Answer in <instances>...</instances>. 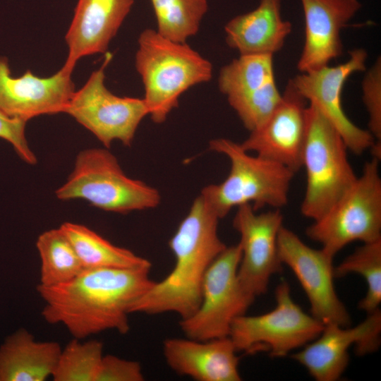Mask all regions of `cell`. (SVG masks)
Returning <instances> with one entry per match:
<instances>
[{
    "instance_id": "4",
    "label": "cell",
    "mask_w": 381,
    "mask_h": 381,
    "mask_svg": "<svg viewBox=\"0 0 381 381\" xmlns=\"http://www.w3.org/2000/svg\"><path fill=\"white\" fill-rule=\"evenodd\" d=\"M212 152L226 156L230 162L226 178L210 184L201 193L220 219L234 207L250 204L258 211L265 206L280 209L289 200L294 172L286 167L245 150L241 143L219 138L209 143Z\"/></svg>"
},
{
    "instance_id": "2",
    "label": "cell",
    "mask_w": 381,
    "mask_h": 381,
    "mask_svg": "<svg viewBox=\"0 0 381 381\" xmlns=\"http://www.w3.org/2000/svg\"><path fill=\"white\" fill-rule=\"evenodd\" d=\"M220 219L200 193L169 241L173 269L138 300L133 313H172L184 319L196 310L205 274L226 248L218 234Z\"/></svg>"
},
{
    "instance_id": "25",
    "label": "cell",
    "mask_w": 381,
    "mask_h": 381,
    "mask_svg": "<svg viewBox=\"0 0 381 381\" xmlns=\"http://www.w3.org/2000/svg\"><path fill=\"white\" fill-rule=\"evenodd\" d=\"M157 31L178 42H186L199 30L208 10L207 0H150Z\"/></svg>"
},
{
    "instance_id": "6",
    "label": "cell",
    "mask_w": 381,
    "mask_h": 381,
    "mask_svg": "<svg viewBox=\"0 0 381 381\" xmlns=\"http://www.w3.org/2000/svg\"><path fill=\"white\" fill-rule=\"evenodd\" d=\"M348 150L335 127L315 105L309 104L302 152L306 188L301 211L306 217L313 221L320 218L356 180Z\"/></svg>"
},
{
    "instance_id": "15",
    "label": "cell",
    "mask_w": 381,
    "mask_h": 381,
    "mask_svg": "<svg viewBox=\"0 0 381 381\" xmlns=\"http://www.w3.org/2000/svg\"><path fill=\"white\" fill-rule=\"evenodd\" d=\"M307 100L290 80L268 119L241 143L248 152L279 163L294 173L302 167Z\"/></svg>"
},
{
    "instance_id": "16",
    "label": "cell",
    "mask_w": 381,
    "mask_h": 381,
    "mask_svg": "<svg viewBox=\"0 0 381 381\" xmlns=\"http://www.w3.org/2000/svg\"><path fill=\"white\" fill-rule=\"evenodd\" d=\"M73 71L63 66L47 78L30 70L20 77H13L8 59L0 56V111L26 121L64 112L75 92Z\"/></svg>"
},
{
    "instance_id": "7",
    "label": "cell",
    "mask_w": 381,
    "mask_h": 381,
    "mask_svg": "<svg viewBox=\"0 0 381 381\" xmlns=\"http://www.w3.org/2000/svg\"><path fill=\"white\" fill-rule=\"evenodd\" d=\"M380 159L372 157L362 174L320 218L306 229V235L334 257L348 244L381 239Z\"/></svg>"
},
{
    "instance_id": "29",
    "label": "cell",
    "mask_w": 381,
    "mask_h": 381,
    "mask_svg": "<svg viewBox=\"0 0 381 381\" xmlns=\"http://www.w3.org/2000/svg\"><path fill=\"white\" fill-rule=\"evenodd\" d=\"M27 122L8 116L0 111V138L8 142L23 162L32 165L37 162V159L25 136Z\"/></svg>"
},
{
    "instance_id": "21",
    "label": "cell",
    "mask_w": 381,
    "mask_h": 381,
    "mask_svg": "<svg viewBox=\"0 0 381 381\" xmlns=\"http://www.w3.org/2000/svg\"><path fill=\"white\" fill-rule=\"evenodd\" d=\"M56 341H36L20 328L0 346V381H44L52 377L60 353Z\"/></svg>"
},
{
    "instance_id": "20",
    "label": "cell",
    "mask_w": 381,
    "mask_h": 381,
    "mask_svg": "<svg viewBox=\"0 0 381 381\" xmlns=\"http://www.w3.org/2000/svg\"><path fill=\"white\" fill-rule=\"evenodd\" d=\"M281 15V0H260L252 11L238 15L225 25L226 42L240 55H273L291 31Z\"/></svg>"
},
{
    "instance_id": "30",
    "label": "cell",
    "mask_w": 381,
    "mask_h": 381,
    "mask_svg": "<svg viewBox=\"0 0 381 381\" xmlns=\"http://www.w3.org/2000/svg\"><path fill=\"white\" fill-rule=\"evenodd\" d=\"M145 380L140 363L114 355H104L96 381H143Z\"/></svg>"
},
{
    "instance_id": "3",
    "label": "cell",
    "mask_w": 381,
    "mask_h": 381,
    "mask_svg": "<svg viewBox=\"0 0 381 381\" xmlns=\"http://www.w3.org/2000/svg\"><path fill=\"white\" fill-rule=\"evenodd\" d=\"M138 44L135 66L143 83L148 116L162 123L184 92L211 79L212 65L186 42L171 40L156 30H144Z\"/></svg>"
},
{
    "instance_id": "12",
    "label": "cell",
    "mask_w": 381,
    "mask_h": 381,
    "mask_svg": "<svg viewBox=\"0 0 381 381\" xmlns=\"http://www.w3.org/2000/svg\"><path fill=\"white\" fill-rule=\"evenodd\" d=\"M233 226L240 236L238 278L243 290L255 299L267 292L271 277L282 270L277 239L283 215L279 209L257 213L251 205H243L237 207Z\"/></svg>"
},
{
    "instance_id": "10",
    "label": "cell",
    "mask_w": 381,
    "mask_h": 381,
    "mask_svg": "<svg viewBox=\"0 0 381 381\" xmlns=\"http://www.w3.org/2000/svg\"><path fill=\"white\" fill-rule=\"evenodd\" d=\"M111 57L107 53L102 66L74 92L64 111L108 149L115 140L131 146L140 122L148 116L143 98L119 97L106 87L104 72Z\"/></svg>"
},
{
    "instance_id": "13",
    "label": "cell",
    "mask_w": 381,
    "mask_h": 381,
    "mask_svg": "<svg viewBox=\"0 0 381 381\" xmlns=\"http://www.w3.org/2000/svg\"><path fill=\"white\" fill-rule=\"evenodd\" d=\"M367 56L364 49H355L349 52V59L341 64L327 65L302 73L291 80L296 90L335 127L348 150L356 155L372 150L377 144H380L368 130L355 125L341 105V95L346 80L353 73L365 69Z\"/></svg>"
},
{
    "instance_id": "23",
    "label": "cell",
    "mask_w": 381,
    "mask_h": 381,
    "mask_svg": "<svg viewBox=\"0 0 381 381\" xmlns=\"http://www.w3.org/2000/svg\"><path fill=\"white\" fill-rule=\"evenodd\" d=\"M36 247L40 258V285L64 284L85 270L72 243L60 227L42 233Z\"/></svg>"
},
{
    "instance_id": "8",
    "label": "cell",
    "mask_w": 381,
    "mask_h": 381,
    "mask_svg": "<svg viewBox=\"0 0 381 381\" xmlns=\"http://www.w3.org/2000/svg\"><path fill=\"white\" fill-rule=\"evenodd\" d=\"M275 300L276 306L270 312L244 314L234 320L229 337L237 351L246 354L266 351L272 357H284L320 335L324 325L293 301L286 281L276 287Z\"/></svg>"
},
{
    "instance_id": "17",
    "label": "cell",
    "mask_w": 381,
    "mask_h": 381,
    "mask_svg": "<svg viewBox=\"0 0 381 381\" xmlns=\"http://www.w3.org/2000/svg\"><path fill=\"white\" fill-rule=\"evenodd\" d=\"M304 46L298 68L306 73L327 66L342 53L341 30L361 8L358 0H301Z\"/></svg>"
},
{
    "instance_id": "14",
    "label": "cell",
    "mask_w": 381,
    "mask_h": 381,
    "mask_svg": "<svg viewBox=\"0 0 381 381\" xmlns=\"http://www.w3.org/2000/svg\"><path fill=\"white\" fill-rule=\"evenodd\" d=\"M380 333L381 311L378 308L354 327L325 325L320 335L292 357L315 380L336 381L349 365L350 347L354 346L358 356L373 353L380 346Z\"/></svg>"
},
{
    "instance_id": "5",
    "label": "cell",
    "mask_w": 381,
    "mask_h": 381,
    "mask_svg": "<svg viewBox=\"0 0 381 381\" xmlns=\"http://www.w3.org/2000/svg\"><path fill=\"white\" fill-rule=\"evenodd\" d=\"M58 199H82L107 212L126 214L157 207L161 195L155 187L128 176L108 148H89L76 156Z\"/></svg>"
},
{
    "instance_id": "26",
    "label": "cell",
    "mask_w": 381,
    "mask_h": 381,
    "mask_svg": "<svg viewBox=\"0 0 381 381\" xmlns=\"http://www.w3.org/2000/svg\"><path fill=\"white\" fill-rule=\"evenodd\" d=\"M352 273L362 276L367 284L358 308L367 314L377 310L381 302V239L363 243L334 268L335 278Z\"/></svg>"
},
{
    "instance_id": "11",
    "label": "cell",
    "mask_w": 381,
    "mask_h": 381,
    "mask_svg": "<svg viewBox=\"0 0 381 381\" xmlns=\"http://www.w3.org/2000/svg\"><path fill=\"white\" fill-rule=\"evenodd\" d=\"M279 259L294 273L310 306L311 315L324 325L350 326V314L334 285V258L322 248L306 245L294 231L281 228L277 239Z\"/></svg>"
},
{
    "instance_id": "22",
    "label": "cell",
    "mask_w": 381,
    "mask_h": 381,
    "mask_svg": "<svg viewBox=\"0 0 381 381\" xmlns=\"http://www.w3.org/2000/svg\"><path fill=\"white\" fill-rule=\"evenodd\" d=\"M59 227L72 243L85 270L152 267L147 259L114 245L85 225L66 222Z\"/></svg>"
},
{
    "instance_id": "24",
    "label": "cell",
    "mask_w": 381,
    "mask_h": 381,
    "mask_svg": "<svg viewBox=\"0 0 381 381\" xmlns=\"http://www.w3.org/2000/svg\"><path fill=\"white\" fill-rule=\"evenodd\" d=\"M274 81L272 55H240L221 68L218 87L230 101L252 95Z\"/></svg>"
},
{
    "instance_id": "28",
    "label": "cell",
    "mask_w": 381,
    "mask_h": 381,
    "mask_svg": "<svg viewBox=\"0 0 381 381\" xmlns=\"http://www.w3.org/2000/svg\"><path fill=\"white\" fill-rule=\"evenodd\" d=\"M363 101L369 115V131L377 143L381 140V60L377 59L362 83Z\"/></svg>"
},
{
    "instance_id": "1",
    "label": "cell",
    "mask_w": 381,
    "mask_h": 381,
    "mask_svg": "<svg viewBox=\"0 0 381 381\" xmlns=\"http://www.w3.org/2000/svg\"><path fill=\"white\" fill-rule=\"evenodd\" d=\"M151 268H96L83 271L61 284H38L49 324L64 325L73 338L83 339L106 330L127 334L128 316L155 281Z\"/></svg>"
},
{
    "instance_id": "19",
    "label": "cell",
    "mask_w": 381,
    "mask_h": 381,
    "mask_svg": "<svg viewBox=\"0 0 381 381\" xmlns=\"http://www.w3.org/2000/svg\"><path fill=\"white\" fill-rule=\"evenodd\" d=\"M133 4L134 0H78L65 35L68 52L64 66L73 70L80 58L106 53Z\"/></svg>"
},
{
    "instance_id": "9",
    "label": "cell",
    "mask_w": 381,
    "mask_h": 381,
    "mask_svg": "<svg viewBox=\"0 0 381 381\" xmlns=\"http://www.w3.org/2000/svg\"><path fill=\"white\" fill-rule=\"evenodd\" d=\"M241 248H226L208 267L202 279L199 306L179 325L185 337L208 340L228 337L231 325L246 314L254 298L242 288L238 278Z\"/></svg>"
},
{
    "instance_id": "18",
    "label": "cell",
    "mask_w": 381,
    "mask_h": 381,
    "mask_svg": "<svg viewBox=\"0 0 381 381\" xmlns=\"http://www.w3.org/2000/svg\"><path fill=\"white\" fill-rule=\"evenodd\" d=\"M166 363L176 373L197 381H240L238 352L230 337L208 340L168 338L163 342Z\"/></svg>"
},
{
    "instance_id": "27",
    "label": "cell",
    "mask_w": 381,
    "mask_h": 381,
    "mask_svg": "<svg viewBox=\"0 0 381 381\" xmlns=\"http://www.w3.org/2000/svg\"><path fill=\"white\" fill-rule=\"evenodd\" d=\"M103 356L101 341L73 338L61 349L52 378L54 381H96Z\"/></svg>"
}]
</instances>
